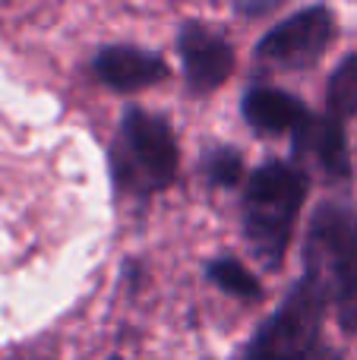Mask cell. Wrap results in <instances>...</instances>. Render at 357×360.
Wrapping results in <instances>:
<instances>
[{"instance_id": "obj_1", "label": "cell", "mask_w": 357, "mask_h": 360, "mask_svg": "<svg viewBox=\"0 0 357 360\" xmlns=\"http://www.w3.org/2000/svg\"><path fill=\"white\" fill-rule=\"evenodd\" d=\"M304 278L323 304L335 307L339 326L357 332V212L342 202H323L313 212L304 243Z\"/></svg>"}, {"instance_id": "obj_2", "label": "cell", "mask_w": 357, "mask_h": 360, "mask_svg": "<svg viewBox=\"0 0 357 360\" xmlns=\"http://www.w3.org/2000/svg\"><path fill=\"white\" fill-rule=\"evenodd\" d=\"M304 196H307V177L291 165H263L250 177L244 196V234L263 266H282Z\"/></svg>"}, {"instance_id": "obj_3", "label": "cell", "mask_w": 357, "mask_h": 360, "mask_svg": "<svg viewBox=\"0 0 357 360\" xmlns=\"http://www.w3.org/2000/svg\"><path fill=\"white\" fill-rule=\"evenodd\" d=\"M111 168L124 190H164L177 174V143L171 127L155 114L130 111L114 143Z\"/></svg>"}, {"instance_id": "obj_4", "label": "cell", "mask_w": 357, "mask_h": 360, "mask_svg": "<svg viewBox=\"0 0 357 360\" xmlns=\"http://www.w3.org/2000/svg\"><path fill=\"white\" fill-rule=\"evenodd\" d=\"M323 297L307 278H301L285 304L272 313L247 348V360H307L320 348Z\"/></svg>"}, {"instance_id": "obj_5", "label": "cell", "mask_w": 357, "mask_h": 360, "mask_svg": "<svg viewBox=\"0 0 357 360\" xmlns=\"http://www.w3.org/2000/svg\"><path fill=\"white\" fill-rule=\"evenodd\" d=\"M335 35V19L326 6H310L294 13L259 41L257 57L272 67L304 70L313 67Z\"/></svg>"}, {"instance_id": "obj_6", "label": "cell", "mask_w": 357, "mask_h": 360, "mask_svg": "<svg viewBox=\"0 0 357 360\" xmlns=\"http://www.w3.org/2000/svg\"><path fill=\"white\" fill-rule=\"evenodd\" d=\"M183 73L193 92H212L228 79L234 67L231 44L200 22H187L181 32Z\"/></svg>"}, {"instance_id": "obj_7", "label": "cell", "mask_w": 357, "mask_h": 360, "mask_svg": "<svg viewBox=\"0 0 357 360\" xmlns=\"http://www.w3.org/2000/svg\"><path fill=\"white\" fill-rule=\"evenodd\" d=\"M294 155L297 162L316 165L326 177H348V171H351L345 130L335 117L307 114L294 130Z\"/></svg>"}, {"instance_id": "obj_8", "label": "cell", "mask_w": 357, "mask_h": 360, "mask_svg": "<svg viewBox=\"0 0 357 360\" xmlns=\"http://www.w3.org/2000/svg\"><path fill=\"white\" fill-rule=\"evenodd\" d=\"M95 73L105 86H111L114 92H136V89L155 86L164 79V60L149 51L139 48H124V44H114V48L98 51L95 57Z\"/></svg>"}, {"instance_id": "obj_9", "label": "cell", "mask_w": 357, "mask_h": 360, "mask_svg": "<svg viewBox=\"0 0 357 360\" xmlns=\"http://www.w3.org/2000/svg\"><path fill=\"white\" fill-rule=\"evenodd\" d=\"M244 117L263 136H282V133H294L307 111L294 95L282 89H253L244 98Z\"/></svg>"}, {"instance_id": "obj_10", "label": "cell", "mask_w": 357, "mask_h": 360, "mask_svg": "<svg viewBox=\"0 0 357 360\" xmlns=\"http://www.w3.org/2000/svg\"><path fill=\"white\" fill-rule=\"evenodd\" d=\"M209 278L221 288V291L234 294V297H244V300H259L263 297V288L259 281L240 266L238 259H212L209 262Z\"/></svg>"}, {"instance_id": "obj_11", "label": "cell", "mask_w": 357, "mask_h": 360, "mask_svg": "<svg viewBox=\"0 0 357 360\" xmlns=\"http://www.w3.org/2000/svg\"><path fill=\"white\" fill-rule=\"evenodd\" d=\"M329 111L332 117H357V54L348 57L329 79Z\"/></svg>"}, {"instance_id": "obj_12", "label": "cell", "mask_w": 357, "mask_h": 360, "mask_svg": "<svg viewBox=\"0 0 357 360\" xmlns=\"http://www.w3.org/2000/svg\"><path fill=\"white\" fill-rule=\"evenodd\" d=\"M244 162L234 149H215L206 155V177L219 186H234L240 180Z\"/></svg>"}, {"instance_id": "obj_13", "label": "cell", "mask_w": 357, "mask_h": 360, "mask_svg": "<svg viewBox=\"0 0 357 360\" xmlns=\"http://www.w3.org/2000/svg\"><path fill=\"white\" fill-rule=\"evenodd\" d=\"M275 4H240L238 10L240 13H247V16H259V13H266V10H272Z\"/></svg>"}, {"instance_id": "obj_14", "label": "cell", "mask_w": 357, "mask_h": 360, "mask_svg": "<svg viewBox=\"0 0 357 360\" xmlns=\"http://www.w3.org/2000/svg\"><path fill=\"white\" fill-rule=\"evenodd\" d=\"M307 360H339V354H335V351H329V348H316Z\"/></svg>"}]
</instances>
